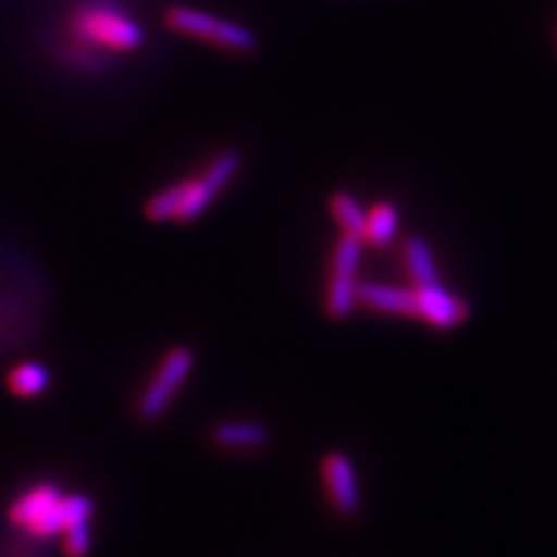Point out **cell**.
I'll list each match as a JSON object with an SVG mask.
<instances>
[{
	"mask_svg": "<svg viewBox=\"0 0 557 557\" xmlns=\"http://www.w3.org/2000/svg\"><path fill=\"white\" fill-rule=\"evenodd\" d=\"M143 45V24L116 0H75L65 10L57 51L70 67L98 73Z\"/></svg>",
	"mask_w": 557,
	"mask_h": 557,
	"instance_id": "1",
	"label": "cell"
},
{
	"mask_svg": "<svg viewBox=\"0 0 557 557\" xmlns=\"http://www.w3.org/2000/svg\"><path fill=\"white\" fill-rule=\"evenodd\" d=\"M96 504L79 493H65L57 483H33L16 495L10 522L33 539L63 536L84 522H94Z\"/></svg>",
	"mask_w": 557,
	"mask_h": 557,
	"instance_id": "2",
	"label": "cell"
},
{
	"mask_svg": "<svg viewBox=\"0 0 557 557\" xmlns=\"http://www.w3.org/2000/svg\"><path fill=\"white\" fill-rule=\"evenodd\" d=\"M165 26L180 35H188V38L239 51V54H249V51L258 47V38L247 26L221 20V16L198 8L170 5L165 10Z\"/></svg>",
	"mask_w": 557,
	"mask_h": 557,
	"instance_id": "3",
	"label": "cell"
},
{
	"mask_svg": "<svg viewBox=\"0 0 557 557\" xmlns=\"http://www.w3.org/2000/svg\"><path fill=\"white\" fill-rule=\"evenodd\" d=\"M196 368V354L188 346H174L163 356V360L156 368L153 376L147 386L139 393L135 403V413L143 418L145 423H153L168 411L172 399L177 397L180 388L186 383Z\"/></svg>",
	"mask_w": 557,
	"mask_h": 557,
	"instance_id": "4",
	"label": "cell"
},
{
	"mask_svg": "<svg viewBox=\"0 0 557 557\" xmlns=\"http://www.w3.org/2000/svg\"><path fill=\"white\" fill-rule=\"evenodd\" d=\"M244 156L239 149L219 151L200 177L184 180V200L177 212V223H190L207 212V207L214 202L221 190L231 184V180L242 168Z\"/></svg>",
	"mask_w": 557,
	"mask_h": 557,
	"instance_id": "5",
	"label": "cell"
},
{
	"mask_svg": "<svg viewBox=\"0 0 557 557\" xmlns=\"http://www.w3.org/2000/svg\"><path fill=\"white\" fill-rule=\"evenodd\" d=\"M321 469H323L325 487L330 493V499L335 504V509L346 518L358 516L362 507V495H360L354 460L342 450H330L325 453Z\"/></svg>",
	"mask_w": 557,
	"mask_h": 557,
	"instance_id": "6",
	"label": "cell"
},
{
	"mask_svg": "<svg viewBox=\"0 0 557 557\" xmlns=\"http://www.w3.org/2000/svg\"><path fill=\"white\" fill-rule=\"evenodd\" d=\"M416 317L425 319L434 327H456L469 319V305L456 293L440 284L416 288Z\"/></svg>",
	"mask_w": 557,
	"mask_h": 557,
	"instance_id": "7",
	"label": "cell"
},
{
	"mask_svg": "<svg viewBox=\"0 0 557 557\" xmlns=\"http://www.w3.org/2000/svg\"><path fill=\"white\" fill-rule=\"evenodd\" d=\"M358 305L386 313H399V317H416L413 290L379 282H358Z\"/></svg>",
	"mask_w": 557,
	"mask_h": 557,
	"instance_id": "8",
	"label": "cell"
},
{
	"mask_svg": "<svg viewBox=\"0 0 557 557\" xmlns=\"http://www.w3.org/2000/svg\"><path fill=\"white\" fill-rule=\"evenodd\" d=\"M209 437L221 448H263L270 444V428L260 421H221L209 432Z\"/></svg>",
	"mask_w": 557,
	"mask_h": 557,
	"instance_id": "9",
	"label": "cell"
},
{
	"mask_svg": "<svg viewBox=\"0 0 557 557\" xmlns=\"http://www.w3.org/2000/svg\"><path fill=\"white\" fill-rule=\"evenodd\" d=\"M8 388L22 399H35L51 388V370L38 360L20 362L8 374Z\"/></svg>",
	"mask_w": 557,
	"mask_h": 557,
	"instance_id": "10",
	"label": "cell"
},
{
	"mask_svg": "<svg viewBox=\"0 0 557 557\" xmlns=\"http://www.w3.org/2000/svg\"><path fill=\"white\" fill-rule=\"evenodd\" d=\"M405 258H407V268H409V274L413 278L416 288L442 282L440 270H437V260H434L432 247L425 237H421V235L409 237L405 242Z\"/></svg>",
	"mask_w": 557,
	"mask_h": 557,
	"instance_id": "11",
	"label": "cell"
},
{
	"mask_svg": "<svg viewBox=\"0 0 557 557\" xmlns=\"http://www.w3.org/2000/svg\"><path fill=\"white\" fill-rule=\"evenodd\" d=\"M358 305V278L356 276H330L327 293H325V311L330 319H346L351 317Z\"/></svg>",
	"mask_w": 557,
	"mask_h": 557,
	"instance_id": "12",
	"label": "cell"
},
{
	"mask_svg": "<svg viewBox=\"0 0 557 557\" xmlns=\"http://www.w3.org/2000/svg\"><path fill=\"white\" fill-rule=\"evenodd\" d=\"M399 228V212L393 202H379L372 212H368V223H364L362 239L372 242L376 247L388 244Z\"/></svg>",
	"mask_w": 557,
	"mask_h": 557,
	"instance_id": "13",
	"label": "cell"
},
{
	"mask_svg": "<svg viewBox=\"0 0 557 557\" xmlns=\"http://www.w3.org/2000/svg\"><path fill=\"white\" fill-rule=\"evenodd\" d=\"M327 205H330V214L337 219L344 233H354L362 237L364 223H368V212H364V207L356 196L346 194V190H337V194L327 198Z\"/></svg>",
	"mask_w": 557,
	"mask_h": 557,
	"instance_id": "14",
	"label": "cell"
},
{
	"mask_svg": "<svg viewBox=\"0 0 557 557\" xmlns=\"http://www.w3.org/2000/svg\"><path fill=\"white\" fill-rule=\"evenodd\" d=\"M182 200H184V180L165 186L163 190H159V194H153L145 202V216L153 223L174 221L177 219Z\"/></svg>",
	"mask_w": 557,
	"mask_h": 557,
	"instance_id": "15",
	"label": "cell"
},
{
	"mask_svg": "<svg viewBox=\"0 0 557 557\" xmlns=\"http://www.w3.org/2000/svg\"><path fill=\"white\" fill-rule=\"evenodd\" d=\"M362 244L364 239L354 233H342L335 253H333V274L356 276L360 260H362Z\"/></svg>",
	"mask_w": 557,
	"mask_h": 557,
	"instance_id": "16",
	"label": "cell"
}]
</instances>
